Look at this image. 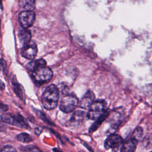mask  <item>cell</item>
Listing matches in <instances>:
<instances>
[{"instance_id": "1", "label": "cell", "mask_w": 152, "mask_h": 152, "mask_svg": "<svg viewBox=\"0 0 152 152\" xmlns=\"http://www.w3.org/2000/svg\"><path fill=\"white\" fill-rule=\"evenodd\" d=\"M59 92L58 88L53 84L49 86L44 91L42 97V103L47 110L55 109L58 103Z\"/></svg>"}, {"instance_id": "2", "label": "cell", "mask_w": 152, "mask_h": 152, "mask_svg": "<svg viewBox=\"0 0 152 152\" xmlns=\"http://www.w3.org/2000/svg\"><path fill=\"white\" fill-rule=\"evenodd\" d=\"M88 109L87 118L90 120H96L107 111V103L104 100H97L94 102Z\"/></svg>"}, {"instance_id": "3", "label": "cell", "mask_w": 152, "mask_h": 152, "mask_svg": "<svg viewBox=\"0 0 152 152\" xmlns=\"http://www.w3.org/2000/svg\"><path fill=\"white\" fill-rule=\"evenodd\" d=\"M1 119L4 122L24 128H28L29 125L25 118L20 114L5 113L1 115Z\"/></svg>"}, {"instance_id": "4", "label": "cell", "mask_w": 152, "mask_h": 152, "mask_svg": "<svg viewBox=\"0 0 152 152\" xmlns=\"http://www.w3.org/2000/svg\"><path fill=\"white\" fill-rule=\"evenodd\" d=\"M78 99L74 94L64 96L59 103V109L65 113L72 112L78 105Z\"/></svg>"}, {"instance_id": "5", "label": "cell", "mask_w": 152, "mask_h": 152, "mask_svg": "<svg viewBox=\"0 0 152 152\" xmlns=\"http://www.w3.org/2000/svg\"><path fill=\"white\" fill-rule=\"evenodd\" d=\"M53 77V72L52 69L48 67L40 68L32 74V77L34 80L40 84H43L49 82Z\"/></svg>"}, {"instance_id": "6", "label": "cell", "mask_w": 152, "mask_h": 152, "mask_svg": "<svg viewBox=\"0 0 152 152\" xmlns=\"http://www.w3.org/2000/svg\"><path fill=\"white\" fill-rule=\"evenodd\" d=\"M123 141V139L121 135L112 134L109 135L106 138L104 141V146L106 149L112 148V152H117Z\"/></svg>"}, {"instance_id": "7", "label": "cell", "mask_w": 152, "mask_h": 152, "mask_svg": "<svg viewBox=\"0 0 152 152\" xmlns=\"http://www.w3.org/2000/svg\"><path fill=\"white\" fill-rule=\"evenodd\" d=\"M36 15L33 11H24L21 12L18 15L19 23L24 28L31 27L33 24Z\"/></svg>"}, {"instance_id": "8", "label": "cell", "mask_w": 152, "mask_h": 152, "mask_svg": "<svg viewBox=\"0 0 152 152\" xmlns=\"http://www.w3.org/2000/svg\"><path fill=\"white\" fill-rule=\"evenodd\" d=\"M37 53V47L36 44L33 42L24 45L21 49V55L28 59H33Z\"/></svg>"}, {"instance_id": "9", "label": "cell", "mask_w": 152, "mask_h": 152, "mask_svg": "<svg viewBox=\"0 0 152 152\" xmlns=\"http://www.w3.org/2000/svg\"><path fill=\"white\" fill-rule=\"evenodd\" d=\"M138 142V140L131 135L123 141L121 147L120 152H135Z\"/></svg>"}, {"instance_id": "10", "label": "cell", "mask_w": 152, "mask_h": 152, "mask_svg": "<svg viewBox=\"0 0 152 152\" xmlns=\"http://www.w3.org/2000/svg\"><path fill=\"white\" fill-rule=\"evenodd\" d=\"M95 99V95L91 91H87L82 98L79 106L84 109H89L91 105L94 103Z\"/></svg>"}, {"instance_id": "11", "label": "cell", "mask_w": 152, "mask_h": 152, "mask_svg": "<svg viewBox=\"0 0 152 152\" xmlns=\"http://www.w3.org/2000/svg\"><path fill=\"white\" fill-rule=\"evenodd\" d=\"M46 64V62L45 60H44L43 59H39L28 62L26 67L28 71L34 72V71L40 68L45 66Z\"/></svg>"}, {"instance_id": "12", "label": "cell", "mask_w": 152, "mask_h": 152, "mask_svg": "<svg viewBox=\"0 0 152 152\" xmlns=\"http://www.w3.org/2000/svg\"><path fill=\"white\" fill-rule=\"evenodd\" d=\"M84 112L81 110L76 111L72 116L71 117L70 119L68 122L69 126H75L80 123L83 118Z\"/></svg>"}, {"instance_id": "13", "label": "cell", "mask_w": 152, "mask_h": 152, "mask_svg": "<svg viewBox=\"0 0 152 152\" xmlns=\"http://www.w3.org/2000/svg\"><path fill=\"white\" fill-rule=\"evenodd\" d=\"M18 36L20 42L23 45H26L29 43L30 42H31L30 41L31 37V32L29 30H27V28H24L23 30H20L18 32Z\"/></svg>"}, {"instance_id": "14", "label": "cell", "mask_w": 152, "mask_h": 152, "mask_svg": "<svg viewBox=\"0 0 152 152\" xmlns=\"http://www.w3.org/2000/svg\"><path fill=\"white\" fill-rule=\"evenodd\" d=\"M109 112L107 110L103 115H102L100 117L97 119L95 122L90 128V130H89L90 132H93L94 131H95L101 125L102 122L109 116Z\"/></svg>"}, {"instance_id": "15", "label": "cell", "mask_w": 152, "mask_h": 152, "mask_svg": "<svg viewBox=\"0 0 152 152\" xmlns=\"http://www.w3.org/2000/svg\"><path fill=\"white\" fill-rule=\"evenodd\" d=\"M12 87H13V90L14 92L20 99L24 100L25 99V95H24V91L22 86L16 80H15V81L12 80Z\"/></svg>"}, {"instance_id": "16", "label": "cell", "mask_w": 152, "mask_h": 152, "mask_svg": "<svg viewBox=\"0 0 152 152\" xmlns=\"http://www.w3.org/2000/svg\"><path fill=\"white\" fill-rule=\"evenodd\" d=\"M20 6L25 11H33L36 6L35 0H21Z\"/></svg>"}, {"instance_id": "17", "label": "cell", "mask_w": 152, "mask_h": 152, "mask_svg": "<svg viewBox=\"0 0 152 152\" xmlns=\"http://www.w3.org/2000/svg\"><path fill=\"white\" fill-rule=\"evenodd\" d=\"M17 139L22 142H30L33 141L32 137L26 132H22L17 135Z\"/></svg>"}, {"instance_id": "18", "label": "cell", "mask_w": 152, "mask_h": 152, "mask_svg": "<svg viewBox=\"0 0 152 152\" xmlns=\"http://www.w3.org/2000/svg\"><path fill=\"white\" fill-rule=\"evenodd\" d=\"M143 134V129L141 126L136 127L132 132V135L137 140H140Z\"/></svg>"}, {"instance_id": "19", "label": "cell", "mask_w": 152, "mask_h": 152, "mask_svg": "<svg viewBox=\"0 0 152 152\" xmlns=\"http://www.w3.org/2000/svg\"><path fill=\"white\" fill-rule=\"evenodd\" d=\"M34 111H35V113L37 114V115L39 118H40V119H42L43 121H45V122H48V124H51V122H49V121L48 119V118H46V116L44 115V113H43L42 112H41V111H40V110H37V109H36Z\"/></svg>"}, {"instance_id": "20", "label": "cell", "mask_w": 152, "mask_h": 152, "mask_svg": "<svg viewBox=\"0 0 152 152\" xmlns=\"http://www.w3.org/2000/svg\"><path fill=\"white\" fill-rule=\"evenodd\" d=\"M0 152H17V151L14 147L7 145L4 146Z\"/></svg>"}, {"instance_id": "21", "label": "cell", "mask_w": 152, "mask_h": 152, "mask_svg": "<svg viewBox=\"0 0 152 152\" xmlns=\"http://www.w3.org/2000/svg\"><path fill=\"white\" fill-rule=\"evenodd\" d=\"M8 109V106L1 102H0V113L6 112Z\"/></svg>"}, {"instance_id": "22", "label": "cell", "mask_w": 152, "mask_h": 152, "mask_svg": "<svg viewBox=\"0 0 152 152\" xmlns=\"http://www.w3.org/2000/svg\"><path fill=\"white\" fill-rule=\"evenodd\" d=\"M41 132H42V129L40 128H36V129H35V132L37 134H40L41 133Z\"/></svg>"}, {"instance_id": "23", "label": "cell", "mask_w": 152, "mask_h": 152, "mask_svg": "<svg viewBox=\"0 0 152 152\" xmlns=\"http://www.w3.org/2000/svg\"><path fill=\"white\" fill-rule=\"evenodd\" d=\"M4 88V84L3 83H2L1 81H0V90H2Z\"/></svg>"}, {"instance_id": "24", "label": "cell", "mask_w": 152, "mask_h": 152, "mask_svg": "<svg viewBox=\"0 0 152 152\" xmlns=\"http://www.w3.org/2000/svg\"><path fill=\"white\" fill-rule=\"evenodd\" d=\"M2 128H3V126L1 124V123H0V129H1L2 130Z\"/></svg>"}, {"instance_id": "25", "label": "cell", "mask_w": 152, "mask_h": 152, "mask_svg": "<svg viewBox=\"0 0 152 152\" xmlns=\"http://www.w3.org/2000/svg\"><path fill=\"white\" fill-rule=\"evenodd\" d=\"M150 152H152V151H150Z\"/></svg>"}]
</instances>
